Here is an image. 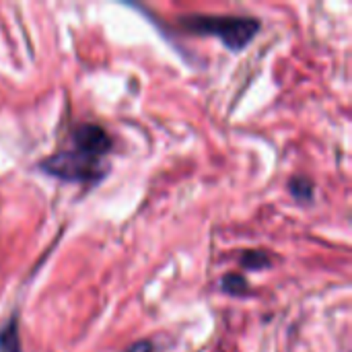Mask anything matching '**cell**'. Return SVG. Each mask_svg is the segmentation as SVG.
I'll use <instances>...</instances> for the list:
<instances>
[{"label":"cell","mask_w":352,"mask_h":352,"mask_svg":"<svg viewBox=\"0 0 352 352\" xmlns=\"http://www.w3.org/2000/svg\"><path fill=\"white\" fill-rule=\"evenodd\" d=\"M155 349H153V344L148 342V340H142V342H134L128 351L124 352H153Z\"/></svg>","instance_id":"obj_7"},{"label":"cell","mask_w":352,"mask_h":352,"mask_svg":"<svg viewBox=\"0 0 352 352\" xmlns=\"http://www.w3.org/2000/svg\"><path fill=\"white\" fill-rule=\"evenodd\" d=\"M0 352H21L14 320L10 322L8 328H2V332H0Z\"/></svg>","instance_id":"obj_5"},{"label":"cell","mask_w":352,"mask_h":352,"mask_svg":"<svg viewBox=\"0 0 352 352\" xmlns=\"http://www.w3.org/2000/svg\"><path fill=\"white\" fill-rule=\"evenodd\" d=\"M291 194L297 198V200H303V202H309L314 198V184L305 177H295L291 182Z\"/></svg>","instance_id":"obj_6"},{"label":"cell","mask_w":352,"mask_h":352,"mask_svg":"<svg viewBox=\"0 0 352 352\" xmlns=\"http://www.w3.org/2000/svg\"><path fill=\"white\" fill-rule=\"evenodd\" d=\"M179 25L194 33L221 39L229 50H243L258 33L260 21L254 16H233V14H184Z\"/></svg>","instance_id":"obj_2"},{"label":"cell","mask_w":352,"mask_h":352,"mask_svg":"<svg viewBox=\"0 0 352 352\" xmlns=\"http://www.w3.org/2000/svg\"><path fill=\"white\" fill-rule=\"evenodd\" d=\"M111 136L97 124H78L70 134V146L39 163L52 177L78 184H97L105 173V157L111 151Z\"/></svg>","instance_id":"obj_1"},{"label":"cell","mask_w":352,"mask_h":352,"mask_svg":"<svg viewBox=\"0 0 352 352\" xmlns=\"http://www.w3.org/2000/svg\"><path fill=\"white\" fill-rule=\"evenodd\" d=\"M241 266L248 270H262L270 266V258L266 252L254 250V252H243L241 254Z\"/></svg>","instance_id":"obj_4"},{"label":"cell","mask_w":352,"mask_h":352,"mask_svg":"<svg viewBox=\"0 0 352 352\" xmlns=\"http://www.w3.org/2000/svg\"><path fill=\"white\" fill-rule=\"evenodd\" d=\"M221 285H223V291L229 293V295H233V297H241V295H248L250 293V287H248L245 278L239 276V274H235V272L225 274Z\"/></svg>","instance_id":"obj_3"}]
</instances>
